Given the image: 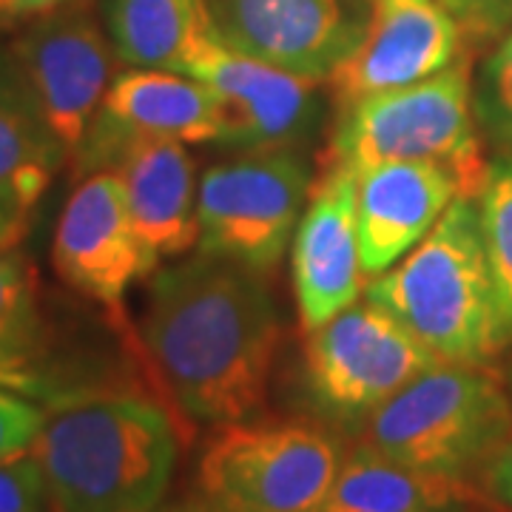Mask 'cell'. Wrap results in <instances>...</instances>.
I'll use <instances>...</instances> for the list:
<instances>
[{
	"instance_id": "6da1fadb",
	"label": "cell",
	"mask_w": 512,
	"mask_h": 512,
	"mask_svg": "<svg viewBox=\"0 0 512 512\" xmlns=\"http://www.w3.org/2000/svg\"><path fill=\"white\" fill-rule=\"evenodd\" d=\"M262 274L197 254L151 279L146 348L171 399L197 424L262 419L279 316Z\"/></svg>"
},
{
	"instance_id": "7a4b0ae2",
	"label": "cell",
	"mask_w": 512,
	"mask_h": 512,
	"mask_svg": "<svg viewBox=\"0 0 512 512\" xmlns=\"http://www.w3.org/2000/svg\"><path fill=\"white\" fill-rule=\"evenodd\" d=\"M32 456L55 512H157L177 464V433L143 396H92L55 410Z\"/></svg>"
},
{
	"instance_id": "3957f363",
	"label": "cell",
	"mask_w": 512,
	"mask_h": 512,
	"mask_svg": "<svg viewBox=\"0 0 512 512\" xmlns=\"http://www.w3.org/2000/svg\"><path fill=\"white\" fill-rule=\"evenodd\" d=\"M365 296L444 365H490L504 348L476 197H458Z\"/></svg>"
},
{
	"instance_id": "277c9868",
	"label": "cell",
	"mask_w": 512,
	"mask_h": 512,
	"mask_svg": "<svg viewBox=\"0 0 512 512\" xmlns=\"http://www.w3.org/2000/svg\"><path fill=\"white\" fill-rule=\"evenodd\" d=\"M512 427L504 376L487 365L427 367L365 424V444L424 476L470 484Z\"/></svg>"
},
{
	"instance_id": "5b68a950",
	"label": "cell",
	"mask_w": 512,
	"mask_h": 512,
	"mask_svg": "<svg viewBox=\"0 0 512 512\" xmlns=\"http://www.w3.org/2000/svg\"><path fill=\"white\" fill-rule=\"evenodd\" d=\"M330 160L353 171L396 160L436 163L456 174L464 197H478L490 165L481 154L470 57L461 55L421 83L373 94L342 111Z\"/></svg>"
},
{
	"instance_id": "8992f818",
	"label": "cell",
	"mask_w": 512,
	"mask_h": 512,
	"mask_svg": "<svg viewBox=\"0 0 512 512\" xmlns=\"http://www.w3.org/2000/svg\"><path fill=\"white\" fill-rule=\"evenodd\" d=\"M342 461L336 436L319 424L239 421L205 444L197 487L228 512H322Z\"/></svg>"
},
{
	"instance_id": "52a82bcc",
	"label": "cell",
	"mask_w": 512,
	"mask_h": 512,
	"mask_svg": "<svg viewBox=\"0 0 512 512\" xmlns=\"http://www.w3.org/2000/svg\"><path fill=\"white\" fill-rule=\"evenodd\" d=\"M439 365L376 302H353L330 322L308 330L305 393L322 419L365 427L404 384Z\"/></svg>"
},
{
	"instance_id": "ba28073f",
	"label": "cell",
	"mask_w": 512,
	"mask_h": 512,
	"mask_svg": "<svg viewBox=\"0 0 512 512\" xmlns=\"http://www.w3.org/2000/svg\"><path fill=\"white\" fill-rule=\"evenodd\" d=\"M311 171L296 148L245 154L205 171L197 197L200 251L268 274L296 234Z\"/></svg>"
},
{
	"instance_id": "9c48e42d",
	"label": "cell",
	"mask_w": 512,
	"mask_h": 512,
	"mask_svg": "<svg viewBox=\"0 0 512 512\" xmlns=\"http://www.w3.org/2000/svg\"><path fill=\"white\" fill-rule=\"evenodd\" d=\"M9 63L40 123L66 157L83 143L114 80V43L86 6H63L12 43Z\"/></svg>"
},
{
	"instance_id": "30bf717a",
	"label": "cell",
	"mask_w": 512,
	"mask_h": 512,
	"mask_svg": "<svg viewBox=\"0 0 512 512\" xmlns=\"http://www.w3.org/2000/svg\"><path fill=\"white\" fill-rule=\"evenodd\" d=\"M367 0H205L222 43L285 72L328 80L362 43Z\"/></svg>"
},
{
	"instance_id": "8fae6325",
	"label": "cell",
	"mask_w": 512,
	"mask_h": 512,
	"mask_svg": "<svg viewBox=\"0 0 512 512\" xmlns=\"http://www.w3.org/2000/svg\"><path fill=\"white\" fill-rule=\"evenodd\" d=\"M185 74L202 80L220 106L217 146L242 154L293 148L316 123V80L285 72L208 35Z\"/></svg>"
},
{
	"instance_id": "7c38bea8",
	"label": "cell",
	"mask_w": 512,
	"mask_h": 512,
	"mask_svg": "<svg viewBox=\"0 0 512 512\" xmlns=\"http://www.w3.org/2000/svg\"><path fill=\"white\" fill-rule=\"evenodd\" d=\"M165 137L180 143H217L220 106L214 92L191 74L128 69L114 74L109 92L74 151L77 177L111 171L134 140Z\"/></svg>"
},
{
	"instance_id": "4fadbf2b",
	"label": "cell",
	"mask_w": 512,
	"mask_h": 512,
	"mask_svg": "<svg viewBox=\"0 0 512 512\" xmlns=\"http://www.w3.org/2000/svg\"><path fill=\"white\" fill-rule=\"evenodd\" d=\"M52 262L60 279L109 308L123 305L134 282L157 268L128 214L123 183L114 171L83 177L57 222Z\"/></svg>"
},
{
	"instance_id": "5bb4252c",
	"label": "cell",
	"mask_w": 512,
	"mask_h": 512,
	"mask_svg": "<svg viewBox=\"0 0 512 512\" xmlns=\"http://www.w3.org/2000/svg\"><path fill=\"white\" fill-rule=\"evenodd\" d=\"M461 55V26L439 0H373L362 43L328 77L330 94L345 111L373 94L421 83Z\"/></svg>"
},
{
	"instance_id": "9a60e30c",
	"label": "cell",
	"mask_w": 512,
	"mask_h": 512,
	"mask_svg": "<svg viewBox=\"0 0 512 512\" xmlns=\"http://www.w3.org/2000/svg\"><path fill=\"white\" fill-rule=\"evenodd\" d=\"M359 171L330 165L293 234V291L305 330H316L359 302L367 271L356 220Z\"/></svg>"
},
{
	"instance_id": "2e32d148",
	"label": "cell",
	"mask_w": 512,
	"mask_h": 512,
	"mask_svg": "<svg viewBox=\"0 0 512 512\" xmlns=\"http://www.w3.org/2000/svg\"><path fill=\"white\" fill-rule=\"evenodd\" d=\"M458 197L461 183L444 165L396 160L362 168L356 220L367 279L410 254Z\"/></svg>"
},
{
	"instance_id": "e0dca14e",
	"label": "cell",
	"mask_w": 512,
	"mask_h": 512,
	"mask_svg": "<svg viewBox=\"0 0 512 512\" xmlns=\"http://www.w3.org/2000/svg\"><path fill=\"white\" fill-rule=\"evenodd\" d=\"M111 171L123 183L137 234L157 259L183 256L200 245V188L194 185V160L180 140H134Z\"/></svg>"
},
{
	"instance_id": "ac0fdd59",
	"label": "cell",
	"mask_w": 512,
	"mask_h": 512,
	"mask_svg": "<svg viewBox=\"0 0 512 512\" xmlns=\"http://www.w3.org/2000/svg\"><path fill=\"white\" fill-rule=\"evenodd\" d=\"M106 26L123 63L183 74L194 49L217 35L205 0H106Z\"/></svg>"
},
{
	"instance_id": "d6986e66",
	"label": "cell",
	"mask_w": 512,
	"mask_h": 512,
	"mask_svg": "<svg viewBox=\"0 0 512 512\" xmlns=\"http://www.w3.org/2000/svg\"><path fill=\"white\" fill-rule=\"evenodd\" d=\"M464 495L467 484L424 476L359 444L342 461L322 512H450Z\"/></svg>"
},
{
	"instance_id": "ffe728a7",
	"label": "cell",
	"mask_w": 512,
	"mask_h": 512,
	"mask_svg": "<svg viewBox=\"0 0 512 512\" xmlns=\"http://www.w3.org/2000/svg\"><path fill=\"white\" fill-rule=\"evenodd\" d=\"M63 160L66 151L29 106L12 63L0 66V197L29 214Z\"/></svg>"
},
{
	"instance_id": "44dd1931",
	"label": "cell",
	"mask_w": 512,
	"mask_h": 512,
	"mask_svg": "<svg viewBox=\"0 0 512 512\" xmlns=\"http://www.w3.org/2000/svg\"><path fill=\"white\" fill-rule=\"evenodd\" d=\"M481 237L495 293V316L504 348L512 345V160L495 157L478 191Z\"/></svg>"
},
{
	"instance_id": "7402d4cb",
	"label": "cell",
	"mask_w": 512,
	"mask_h": 512,
	"mask_svg": "<svg viewBox=\"0 0 512 512\" xmlns=\"http://www.w3.org/2000/svg\"><path fill=\"white\" fill-rule=\"evenodd\" d=\"M40 345L43 316L35 265L18 248L0 251V356L35 362Z\"/></svg>"
},
{
	"instance_id": "603a6c76",
	"label": "cell",
	"mask_w": 512,
	"mask_h": 512,
	"mask_svg": "<svg viewBox=\"0 0 512 512\" xmlns=\"http://www.w3.org/2000/svg\"><path fill=\"white\" fill-rule=\"evenodd\" d=\"M476 120L498 157L512 160V29L487 57L473 89Z\"/></svg>"
},
{
	"instance_id": "cb8c5ba5",
	"label": "cell",
	"mask_w": 512,
	"mask_h": 512,
	"mask_svg": "<svg viewBox=\"0 0 512 512\" xmlns=\"http://www.w3.org/2000/svg\"><path fill=\"white\" fill-rule=\"evenodd\" d=\"M49 413L29 396L0 390V464L29 456Z\"/></svg>"
},
{
	"instance_id": "d4e9b609",
	"label": "cell",
	"mask_w": 512,
	"mask_h": 512,
	"mask_svg": "<svg viewBox=\"0 0 512 512\" xmlns=\"http://www.w3.org/2000/svg\"><path fill=\"white\" fill-rule=\"evenodd\" d=\"M46 504V478L32 453L0 464V512H43Z\"/></svg>"
},
{
	"instance_id": "484cf974",
	"label": "cell",
	"mask_w": 512,
	"mask_h": 512,
	"mask_svg": "<svg viewBox=\"0 0 512 512\" xmlns=\"http://www.w3.org/2000/svg\"><path fill=\"white\" fill-rule=\"evenodd\" d=\"M439 6L476 40L504 37L512 29V0H439Z\"/></svg>"
},
{
	"instance_id": "4316f807",
	"label": "cell",
	"mask_w": 512,
	"mask_h": 512,
	"mask_svg": "<svg viewBox=\"0 0 512 512\" xmlns=\"http://www.w3.org/2000/svg\"><path fill=\"white\" fill-rule=\"evenodd\" d=\"M473 484L481 498L512 512V427L507 430V436L495 444L493 453L484 458V464L473 476Z\"/></svg>"
},
{
	"instance_id": "83f0119b",
	"label": "cell",
	"mask_w": 512,
	"mask_h": 512,
	"mask_svg": "<svg viewBox=\"0 0 512 512\" xmlns=\"http://www.w3.org/2000/svg\"><path fill=\"white\" fill-rule=\"evenodd\" d=\"M0 390L20 393V396H29V399L55 396L52 379H46L32 359H12V356H0Z\"/></svg>"
},
{
	"instance_id": "f1b7e54d",
	"label": "cell",
	"mask_w": 512,
	"mask_h": 512,
	"mask_svg": "<svg viewBox=\"0 0 512 512\" xmlns=\"http://www.w3.org/2000/svg\"><path fill=\"white\" fill-rule=\"evenodd\" d=\"M74 0H0V20H32L52 15Z\"/></svg>"
},
{
	"instance_id": "f546056e",
	"label": "cell",
	"mask_w": 512,
	"mask_h": 512,
	"mask_svg": "<svg viewBox=\"0 0 512 512\" xmlns=\"http://www.w3.org/2000/svg\"><path fill=\"white\" fill-rule=\"evenodd\" d=\"M23 231H26V211H20L15 202L0 197V251L18 248Z\"/></svg>"
},
{
	"instance_id": "4dcf8cb0",
	"label": "cell",
	"mask_w": 512,
	"mask_h": 512,
	"mask_svg": "<svg viewBox=\"0 0 512 512\" xmlns=\"http://www.w3.org/2000/svg\"><path fill=\"white\" fill-rule=\"evenodd\" d=\"M157 512H228L217 507V504H211L208 498H188V501H177V504H168L163 510Z\"/></svg>"
},
{
	"instance_id": "1f68e13d",
	"label": "cell",
	"mask_w": 512,
	"mask_h": 512,
	"mask_svg": "<svg viewBox=\"0 0 512 512\" xmlns=\"http://www.w3.org/2000/svg\"><path fill=\"white\" fill-rule=\"evenodd\" d=\"M504 382H507V390H510V396H512V365L510 370H507V376H504Z\"/></svg>"
}]
</instances>
